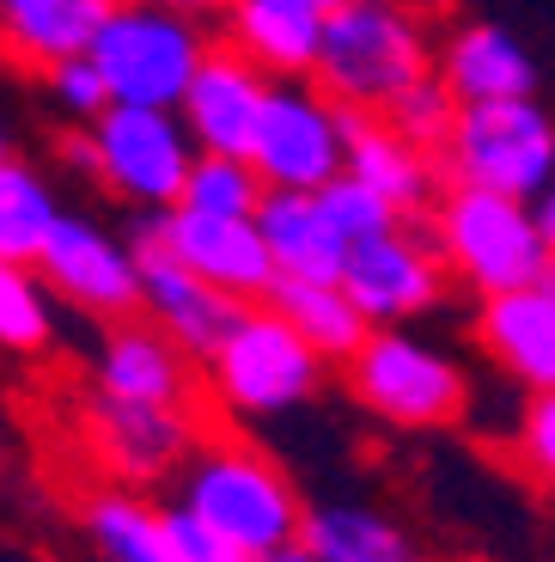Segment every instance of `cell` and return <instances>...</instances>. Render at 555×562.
Masks as SVG:
<instances>
[{
  "label": "cell",
  "mask_w": 555,
  "mask_h": 562,
  "mask_svg": "<svg viewBox=\"0 0 555 562\" xmlns=\"http://www.w3.org/2000/svg\"><path fill=\"white\" fill-rule=\"evenodd\" d=\"M416 7H428L433 19H445V13H452V7H458V0H416Z\"/></svg>",
  "instance_id": "74e56055"
},
{
  "label": "cell",
  "mask_w": 555,
  "mask_h": 562,
  "mask_svg": "<svg viewBox=\"0 0 555 562\" xmlns=\"http://www.w3.org/2000/svg\"><path fill=\"white\" fill-rule=\"evenodd\" d=\"M56 221H61V196L49 190V178L37 166H25L19 154H7L0 159V257L37 263Z\"/></svg>",
  "instance_id": "484cf974"
},
{
  "label": "cell",
  "mask_w": 555,
  "mask_h": 562,
  "mask_svg": "<svg viewBox=\"0 0 555 562\" xmlns=\"http://www.w3.org/2000/svg\"><path fill=\"white\" fill-rule=\"evenodd\" d=\"M324 196V209L336 214V226L348 233V245L354 239H366V233H385V226H397V221H416V214H403V209H390L385 196H378L373 183H361L354 171H342V178H330L318 190Z\"/></svg>",
  "instance_id": "f1b7e54d"
},
{
  "label": "cell",
  "mask_w": 555,
  "mask_h": 562,
  "mask_svg": "<svg viewBox=\"0 0 555 562\" xmlns=\"http://www.w3.org/2000/svg\"><path fill=\"white\" fill-rule=\"evenodd\" d=\"M428 233L440 245L452 281L471 288L476 300L555 276V251L537 226V209L525 196H507V190L445 183L440 202L428 209Z\"/></svg>",
  "instance_id": "52a82bcc"
},
{
  "label": "cell",
  "mask_w": 555,
  "mask_h": 562,
  "mask_svg": "<svg viewBox=\"0 0 555 562\" xmlns=\"http://www.w3.org/2000/svg\"><path fill=\"white\" fill-rule=\"evenodd\" d=\"M348 397L403 435H440L458 428L476 404V385L458 355H445L416 324H373L366 342L342 361Z\"/></svg>",
  "instance_id": "8992f818"
},
{
  "label": "cell",
  "mask_w": 555,
  "mask_h": 562,
  "mask_svg": "<svg viewBox=\"0 0 555 562\" xmlns=\"http://www.w3.org/2000/svg\"><path fill=\"white\" fill-rule=\"evenodd\" d=\"M37 269H43V281L56 288L61 306H73L92 324L140 312V251H135V239L98 226L92 214L61 209L56 233H49L43 251H37Z\"/></svg>",
  "instance_id": "7c38bea8"
},
{
  "label": "cell",
  "mask_w": 555,
  "mask_h": 562,
  "mask_svg": "<svg viewBox=\"0 0 555 562\" xmlns=\"http://www.w3.org/2000/svg\"><path fill=\"white\" fill-rule=\"evenodd\" d=\"M299 7H312V13H318V19H330L336 7H342V0H299Z\"/></svg>",
  "instance_id": "8d00e7d4"
},
{
  "label": "cell",
  "mask_w": 555,
  "mask_h": 562,
  "mask_svg": "<svg viewBox=\"0 0 555 562\" xmlns=\"http://www.w3.org/2000/svg\"><path fill=\"white\" fill-rule=\"evenodd\" d=\"M250 166L269 190H324L348 171V111L312 74L269 86L263 128L250 140Z\"/></svg>",
  "instance_id": "8fae6325"
},
{
  "label": "cell",
  "mask_w": 555,
  "mask_h": 562,
  "mask_svg": "<svg viewBox=\"0 0 555 562\" xmlns=\"http://www.w3.org/2000/svg\"><path fill=\"white\" fill-rule=\"evenodd\" d=\"M257 562H318L306 544H281V550H269V557H257Z\"/></svg>",
  "instance_id": "e575fe53"
},
{
  "label": "cell",
  "mask_w": 555,
  "mask_h": 562,
  "mask_svg": "<svg viewBox=\"0 0 555 562\" xmlns=\"http://www.w3.org/2000/svg\"><path fill=\"white\" fill-rule=\"evenodd\" d=\"M440 74V19L416 0H342L324 19L312 80L354 116H385Z\"/></svg>",
  "instance_id": "6da1fadb"
},
{
  "label": "cell",
  "mask_w": 555,
  "mask_h": 562,
  "mask_svg": "<svg viewBox=\"0 0 555 562\" xmlns=\"http://www.w3.org/2000/svg\"><path fill=\"white\" fill-rule=\"evenodd\" d=\"M80 538L92 562H178L159 502L147 490H123V483H86Z\"/></svg>",
  "instance_id": "603a6c76"
},
{
  "label": "cell",
  "mask_w": 555,
  "mask_h": 562,
  "mask_svg": "<svg viewBox=\"0 0 555 562\" xmlns=\"http://www.w3.org/2000/svg\"><path fill=\"white\" fill-rule=\"evenodd\" d=\"M330 380V361L269 300L238 306L226 337L202 355V397L220 422H275L306 409Z\"/></svg>",
  "instance_id": "3957f363"
},
{
  "label": "cell",
  "mask_w": 555,
  "mask_h": 562,
  "mask_svg": "<svg viewBox=\"0 0 555 562\" xmlns=\"http://www.w3.org/2000/svg\"><path fill=\"white\" fill-rule=\"evenodd\" d=\"M166 495L195 507L202 520H214L250 557L299 544V532H306V495H299V483L281 471L275 452L245 440L233 422H214L208 435H202V447L183 459V471L171 477Z\"/></svg>",
  "instance_id": "7a4b0ae2"
},
{
  "label": "cell",
  "mask_w": 555,
  "mask_h": 562,
  "mask_svg": "<svg viewBox=\"0 0 555 562\" xmlns=\"http://www.w3.org/2000/svg\"><path fill=\"white\" fill-rule=\"evenodd\" d=\"M507 452H513V464L531 483L555 490V392H531V404H525V416H519Z\"/></svg>",
  "instance_id": "4dcf8cb0"
},
{
  "label": "cell",
  "mask_w": 555,
  "mask_h": 562,
  "mask_svg": "<svg viewBox=\"0 0 555 562\" xmlns=\"http://www.w3.org/2000/svg\"><path fill=\"white\" fill-rule=\"evenodd\" d=\"M336 281L354 294V306L373 324H421L433 312H445V300L458 288L440 245H433L428 221H397L385 233L354 239Z\"/></svg>",
  "instance_id": "30bf717a"
},
{
  "label": "cell",
  "mask_w": 555,
  "mask_h": 562,
  "mask_svg": "<svg viewBox=\"0 0 555 562\" xmlns=\"http://www.w3.org/2000/svg\"><path fill=\"white\" fill-rule=\"evenodd\" d=\"M269 306L287 312L293 330H299V337H306L330 367H342L348 355H354V349L366 342V330H373V318H366V312L354 306V294H348L342 281L281 276L275 288H269Z\"/></svg>",
  "instance_id": "d4e9b609"
},
{
  "label": "cell",
  "mask_w": 555,
  "mask_h": 562,
  "mask_svg": "<svg viewBox=\"0 0 555 562\" xmlns=\"http://www.w3.org/2000/svg\"><path fill=\"white\" fill-rule=\"evenodd\" d=\"M195 135L171 104H123L111 99L92 123L61 135V159L128 214H166L183 202V183L195 166Z\"/></svg>",
  "instance_id": "277c9868"
},
{
  "label": "cell",
  "mask_w": 555,
  "mask_h": 562,
  "mask_svg": "<svg viewBox=\"0 0 555 562\" xmlns=\"http://www.w3.org/2000/svg\"><path fill=\"white\" fill-rule=\"evenodd\" d=\"M43 86H49L56 111L68 116L73 128L92 123V116L111 104V86H104V74H98L92 49H86V56H73V61H61V68H49V74H43Z\"/></svg>",
  "instance_id": "d6a6232c"
},
{
  "label": "cell",
  "mask_w": 555,
  "mask_h": 562,
  "mask_svg": "<svg viewBox=\"0 0 555 562\" xmlns=\"http://www.w3.org/2000/svg\"><path fill=\"white\" fill-rule=\"evenodd\" d=\"M116 0H0V61L19 74H49L86 56Z\"/></svg>",
  "instance_id": "ffe728a7"
},
{
  "label": "cell",
  "mask_w": 555,
  "mask_h": 562,
  "mask_svg": "<svg viewBox=\"0 0 555 562\" xmlns=\"http://www.w3.org/2000/svg\"><path fill=\"white\" fill-rule=\"evenodd\" d=\"M348 171L361 183H373L390 209L428 221V209L445 190V166L433 147H421L416 135H403L390 116H354L348 111Z\"/></svg>",
  "instance_id": "d6986e66"
},
{
  "label": "cell",
  "mask_w": 555,
  "mask_h": 562,
  "mask_svg": "<svg viewBox=\"0 0 555 562\" xmlns=\"http://www.w3.org/2000/svg\"><path fill=\"white\" fill-rule=\"evenodd\" d=\"M531 209H537V226H543V239H550V251H555V178H550V190H543Z\"/></svg>",
  "instance_id": "836d02e7"
},
{
  "label": "cell",
  "mask_w": 555,
  "mask_h": 562,
  "mask_svg": "<svg viewBox=\"0 0 555 562\" xmlns=\"http://www.w3.org/2000/svg\"><path fill=\"white\" fill-rule=\"evenodd\" d=\"M56 288L37 263L0 257V349L7 355H49L56 349Z\"/></svg>",
  "instance_id": "4316f807"
},
{
  "label": "cell",
  "mask_w": 555,
  "mask_h": 562,
  "mask_svg": "<svg viewBox=\"0 0 555 562\" xmlns=\"http://www.w3.org/2000/svg\"><path fill=\"white\" fill-rule=\"evenodd\" d=\"M86 380L116 397H140V404H208L202 397V361L171 330H159L147 312L104 324Z\"/></svg>",
  "instance_id": "5bb4252c"
},
{
  "label": "cell",
  "mask_w": 555,
  "mask_h": 562,
  "mask_svg": "<svg viewBox=\"0 0 555 562\" xmlns=\"http://www.w3.org/2000/svg\"><path fill=\"white\" fill-rule=\"evenodd\" d=\"M471 337L519 392H555V276L483 294Z\"/></svg>",
  "instance_id": "e0dca14e"
},
{
  "label": "cell",
  "mask_w": 555,
  "mask_h": 562,
  "mask_svg": "<svg viewBox=\"0 0 555 562\" xmlns=\"http://www.w3.org/2000/svg\"><path fill=\"white\" fill-rule=\"evenodd\" d=\"M183 7H195V13H208V19H220L233 0H183Z\"/></svg>",
  "instance_id": "d590c367"
},
{
  "label": "cell",
  "mask_w": 555,
  "mask_h": 562,
  "mask_svg": "<svg viewBox=\"0 0 555 562\" xmlns=\"http://www.w3.org/2000/svg\"><path fill=\"white\" fill-rule=\"evenodd\" d=\"M263 196H269V183L245 154H195L190 183H183V202L190 209H214V214H257Z\"/></svg>",
  "instance_id": "83f0119b"
},
{
  "label": "cell",
  "mask_w": 555,
  "mask_h": 562,
  "mask_svg": "<svg viewBox=\"0 0 555 562\" xmlns=\"http://www.w3.org/2000/svg\"><path fill=\"white\" fill-rule=\"evenodd\" d=\"M440 166L445 183H483V190L537 202L555 178V116L537 104V92L531 99L458 104Z\"/></svg>",
  "instance_id": "9c48e42d"
},
{
  "label": "cell",
  "mask_w": 555,
  "mask_h": 562,
  "mask_svg": "<svg viewBox=\"0 0 555 562\" xmlns=\"http://www.w3.org/2000/svg\"><path fill=\"white\" fill-rule=\"evenodd\" d=\"M208 49H214L208 13H195L183 0H116L92 43V61L111 86V99L178 111Z\"/></svg>",
  "instance_id": "ba28073f"
},
{
  "label": "cell",
  "mask_w": 555,
  "mask_h": 562,
  "mask_svg": "<svg viewBox=\"0 0 555 562\" xmlns=\"http://www.w3.org/2000/svg\"><path fill=\"white\" fill-rule=\"evenodd\" d=\"M7 154H13V140H7V128H0V159H7Z\"/></svg>",
  "instance_id": "f35d334b"
},
{
  "label": "cell",
  "mask_w": 555,
  "mask_h": 562,
  "mask_svg": "<svg viewBox=\"0 0 555 562\" xmlns=\"http://www.w3.org/2000/svg\"><path fill=\"white\" fill-rule=\"evenodd\" d=\"M159 514H166V538H171V557L178 562H257L245 544H233L214 520H202L195 507L171 502V495L159 502Z\"/></svg>",
  "instance_id": "f546056e"
},
{
  "label": "cell",
  "mask_w": 555,
  "mask_h": 562,
  "mask_svg": "<svg viewBox=\"0 0 555 562\" xmlns=\"http://www.w3.org/2000/svg\"><path fill=\"white\" fill-rule=\"evenodd\" d=\"M214 422L220 416L208 404H140V397H116L92 380L68 397V428L86 483H123V490L147 495L171 490V477Z\"/></svg>",
  "instance_id": "5b68a950"
},
{
  "label": "cell",
  "mask_w": 555,
  "mask_h": 562,
  "mask_svg": "<svg viewBox=\"0 0 555 562\" xmlns=\"http://www.w3.org/2000/svg\"><path fill=\"white\" fill-rule=\"evenodd\" d=\"M257 226L269 239L281 276H306V281H336L348 257V233L336 226V214L324 209L318 190H269L257 202Z\"/></svg>",
  "instance_id": "44dd1931"
},
{
  "label": "cell",
  "mask_w": 555,
  "mask_h": 562,
  "mask_svg": "<svg viewBox=\"0 0 555 562\" xmlns=\"http://www.w3.org/2000/svg\"><path fill=\"white\" fill-rule=\"evenodd\" d=\"M299 544L318 562H433L416 538L403 532L390 514L366 502H318L306 507V532Z\"/></svg>",
  "instance_id": "cb8c5ba5"
},
{
  "label": "cell",
  "mask_w": 555,
  "mask_h": 562,
  "mask_svg": "<svg viewBox=\"0 0 555 562\" xmlns=\"http://www.w3.org/2000/svg\"><path fill=\"white\" fill-rule=\"evenodd\" d=\"M440 80L458 104H488V99H531L543 86V68L519 31L495 19H458L440 31Z\"/></svg>",
  "instance_id": "ac0fdd59"
},
{
  "label": "cell",
  "mask_w": 555,
  "mask_h": 562,
  "mask_svg": "<svg viewBox=\"0 0 555 562\" xmlns=\"http://www.w3.org/2000/svg\"><path fill=\"white\" fill-rule=\"evenodd\" d=\"M220 37L233 49H245L257 68H269L275 80H299L318 68L324 19L299 0H233L220 13Z\"/></svg>",
  "instance_id": "7402d4cb"
},
{
  "label": "cell",
  "mask_w": 555,
  "mask_h": 562,
  "mask_svg": "<svg viewBox=\"0 0 555 562\" xmlns=\"http://www.w3.org/2000/svg\"><path fill=\"white\" fill-rule=\"evenodd\" d=\"M135 221L154 226L159 239H166L195 276L214 281L220 294L245 300V306L250 300H269V288L281 281L257 214H214V209H190V202H178V209H166V214H135Z\"/></svg>",
  "instance_id": "4fadbf2b"
},
{
  "label": "cell",
  "mask_w": 555,
  "mask_h": 562,
  "mask_svg": "<svg viewBox=\"0 0 555 562\" xmlns=\"http://www.w3.org/2000/svg\"><path fill=\"white\" fill-rule=\"evenodd\" d=\"M385 116L403 128V135H416L421 147H433V154H440L445 135H452V116H458V99H452V92H445V80L433 74V80H421L416 92H403Z\"/></svg>",
  "instance_id": "1f68e13d"
},
{
  "label": "cell",
  "mask_w": 555,
  "mask_h": 562,
  "mask_svg": "<svg viewBox=\"0 0 555 562\" xmlns=\"http://www.w3.org/2000/svg\"><path fill=\"white\" fill-rule=\"evenodd\" d=\"M128 239H135V251H140V312H147L159 330H171V337L202 361V355L226 337V324L238 318L245 300H233V294H220L214 281H202L166 239H159L154 226L135 221Z\"/></svg>",
  "instance_id": "2e32d148"
},
{
  "label": "cell",
  "mask_w": 555,
  "mask_h": 562,
  "mask_svg": "<svg viewBox=\"0 0 555 562\" xmlns=\"http://www.w3.org/2000/svg\"><path fill=\"white\" fill-rule=\"evenodd\" d=\"M269 86H275V74L257 68L226 37H214V49L202 56L190 92H183L178 116L190 123L202 154H245L250 159V140H257L263 111H269Z\"/></svg>",
  "instance_id": "9a60e30c"
}]
</instances>
